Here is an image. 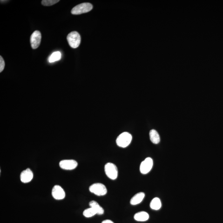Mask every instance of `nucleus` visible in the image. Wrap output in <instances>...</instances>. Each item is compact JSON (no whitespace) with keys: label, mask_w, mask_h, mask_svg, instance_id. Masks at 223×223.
I'll use <instances>...</instances> for the list:
<instances>
[{"label":"nucleus","mask_w":223,"mask_h":223,"mask_svg":"<svg viewBox=\"0 0 223 223\" xmlns=\"http://www.w3.org/2000/svg\"><path fill=\"white\" fill-rule=\"evenodd\" d=\"M132 139L131 134L127 132H123L117 137L116 144L120 147L126 148L131 144Z\"/></svg>","instance_id":"obj_1"},{"label":"nucleus","mask_w":223,"mask_h":223,"mask_svg":"<svg viewBox=\"0 0 223 223\" xmlns=\"http://www.w3.org/2000/svg\"><path fill=\"white\" fill-rule=\"evenodd\" d=\"M105 174L112 180H115L118 177V169L117 166L112 163H107L104 167Z\"/></svg>","instance_id":"obj_2"},{"label":"nucleus","mask_w":223,"mask_h":223,"mask_svg":"<svg viewBox=\"0 0 223 223\" xmlns=\"http://www.w3.org/2000/svg\"><path fill=\"white\" fill-rule=\"evenodd\" d=\"M67 40L71 48L76 49L78 48L80 44V35L77 31H72L67 36Z\"/></svg>","instance_id":"obj_3"},{"label":"nucleus","mask_w":223,"mask_h":223,"mask_svg":"<svg viewBox=\"0 0 223 223\" xmlns=\"http://www.w3.org/2000/svg\"><path fill=\"white\" fill-rule=\"evenodd\" d=\"M89 191L96 196H105L107 193L108 191L106 186L101 183H95L93 184L89 188Z\"/></svg>","instance_id":"obj_4"},{"label":"nucleus","mask_w":223,"mask_h":223,"mask_svg":"<svg viewBox=\"0 0 223 223\" xmlns=\"http://www.w3.org/2000/svg\"><path fill=\"white\" fill-rule=\"evenodd\" d=\"M93 9L92 4L89 3H84L79 4L73 8L71 11V13L73 15L86 13L91 11Z\"/></svg>","instance_id":"obj_5"},{"label":"nucleus","mask_w":223,"mask_h":223,"mask_svg":"<svg viewBox=\"0 0 223 223\" xmlns=\"http://www.w3.org/2000/svg\"><path fill=\"white\" fill-rule=\"evenodd\" d=\"M153 160L151 158H147L141 163L140 166V171L143 174L148 173L152 170L153 166Z\"/></svg>","instance_id":"obj_6"},{"label":"nucleus","mask_w":223,"mask_h":223,"mask_svg":"<svg viewBox=\"0 0 223 223\" xmlns=\"http://www.w3.org/2000/svg\"><path fill=\"white\" fill-rule=\"evenodd\" d=\"M61 168L65 170H73L78 166V163L73 159H65L61 161L59 163Z\"/></svg>","instance_id":"obj_7"},{"label":"nucleus","mask_w":223,"mask_h":223,"mask_svg":"<svg viewBox=\"0 0 223 223\" xmlns=\"http://www.w3.org/2000/svg\"><path fill=\"white\" fill-rule=\"evenodd\" d=\"M52 195L56 200H62L65 197V192L60 185H55L52 190Z\"/></svg>","instance_id":"obj_8"},{"label":"nucleus","mask_w":223,"mask_h":223,"mask_svg":"<svg viewBox=\"0 0 223 223\" xmlns=\"http://www.w3.org/2000/svg\"><path fill=\"white\" fill-rule=\"evenodd\" d=\"M42 39V35L38 31H35L33 33L30 38L31 46L33 49L38 48L40 44Z\"/></svg>","instance_id":"obj_9"},{"label":"nucleus","mask_w":223,"mask_h":223,"mask_svg":"<svg viewBox=\"0 0 223 223\" xmlns=\"http://www.w3.org/2000/svg\"><path fill=\"white\" fill-rule=\"evenodd\" d=\"M34 174L32 171L29 168L22 171L20 175V179L24 184L30 182L33 178Z\"/></svg>","instance_id":"obj_10"},{"label":"nucleus","mask_w":223,"mask_h":223,"mask_svg":"<svg viewBox=\"0 0 223 223\" xmlns=\"http://www.w3.org/2000/svg\"><path fill=\"white\" fill-rule=\"evenodd\" d=\"M145 196V194L144 192H139L137 194L135 195L133 197L131 198L130 200V204L131 205H138L142 202L144 197Z\"/></svg>","instance_id":"obj_11"},{"label":"nucleus","mask_w":223,"mask_h":223,"mask_svg":"<svg viewBox=\"0 0 223 223\" xmlns=\"http://www.w3.org/2000/svg\"><path fill=\"white\" fill-rule=\"evenodd\" d=\"M149 218L148 214L146 212H140L136 213L134 216V219L138 221H145Z\"/></svg>","instance_id":"obj_12"},{"label":"nucleus","mask_w":223,"mask_h":223,"mask_svg":"<svg viewBox=\"0 0 223 223\" xmlns=\"http://www.w3.org/2000/svg\"><path fill=\"white\" fill-rule=\"evenodd\" d=\"M89 205L90 207L92 208L96 211L97 214L102 215L104 213V209L96 201H91L89 203Z\"/></svg>","instance_id":"obj_13"},{"label":"nucleus","mask_w":223,"mask_h":223,"mask_svg":"<svg viewBox=\"0 0 223 223\" xmlns=\"http://www.w3.org/2000/svg\"><path fill=\"white\" fill-rule=\"evenodd\" d=\"M150 138L151 141L154 144H159L160 142V137L158 132L154 130H151L150 131Z\"/></svg>","instance_id":"obj_14"},{"label":"nucleus","mask_w":223,"mask_h":223,"mask_svg":"<svg viewBox=\"0 0 223 223\" xmlns=\"http://www.w3.org/2000/svg\"><path fill=\"white\" fill-rule=\"evenodd\" d=\"M150 205V207L152 209L155 210H158L161 207V202L159 198H155L151 201Z\"/></svg>","instance_id":"obj_15"},{"label":"nucleus","mask_w":223,"mask_h":223,"mask_svg":"<svg viewBox=\"0 0 223 223\" xmlns=\"http://www.w3.org/2000/svg\"><path fill=\"white\" fill-rule=\"evenodd\" d=\"M61 58V53L60 52L56 51L53 53L49 57V62L50 63L57 61Z\"/></svg>","instance_id":"obj_16"},{"label":"nucleus","mask_w":223,"mask_h":223,"mask_svg":"<svg viewBox=\"0 0 223 223\" xmlns=\"http://www.w3.org/2000/svg\"><path fill=\"white\" fill-rule=\"evenodd\" d=\"M96 214V211L91 207L86 209L83 212V215L87 218H91Z\"/></svg>","instance_id":"obj_17"},{"label":"nucleus","mask_w":223,"mask_h":223,"mask_svg":"<svg viewBox=\"0 0 223 223\" xmlns=\"http://www.w3.org/2000/svg\"><path fill=\"white\" fill-rule=\"evenodd\" d=\"M59 2V0H43L42 2V3L43 5L49 6L53 5Z\"/></svg>","instance_id":"obj_18"},{"label":"nucleus","mask_w":223,"mask_h":223,"mask_svg":"<svg viewBox=\"0 0 223 223\" xmlns=\"http://www.w3.org/2000/svg\"><path fill=\"white\" fill-rule=\"evenodd\" d=\"M5 63L4 60L2 56H0V72H2L4 70Z\"/></svg>","instance_id":"obj_19"},{"label":"nucleus","mask_w":223,"mask_h":223,"mask_svg":"<svg viewBox=\"0 0 223 223\" xmlns=\"http://www.w3.org/2000/svg\"><path fill=\"white\" fill-rule=\"evenodd\" d=\"M102 223H114L113 221L110 220H105L103 221Z\"/></svg>","instance_id":"obj_20"}]
</instances>
